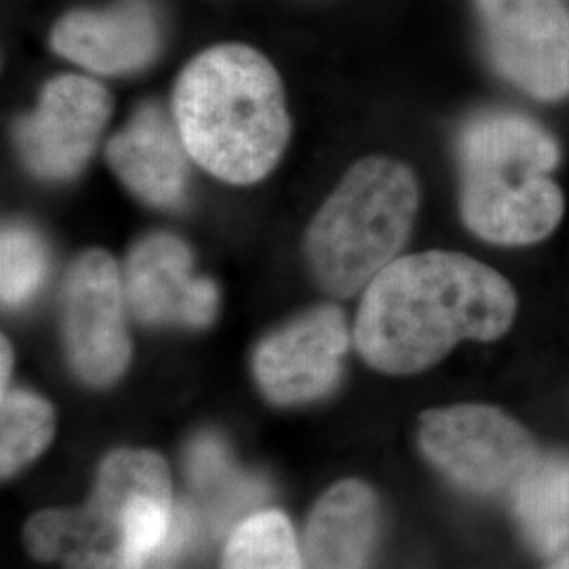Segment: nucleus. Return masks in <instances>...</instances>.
Segmentation results:
<instances>
[{
  "label": "nucleus",
  "instance_id": "obj_1",
  "mask_svg": "<svg viewBox=\"0 0 569 569\" xmlns=\"http://www.w3.org/2000/svg\"><path fill=\"white\" fill-rule=\"evenodd\" d=\"M517 312L509 281L453 251L399 258L367 284L355 340L367 363L416 373L439 363L462 340H496Z\"/></svg>",
  "mask_w": 569,
  "mask_h": 569
},
{
  "label": "nucleus",
  "instance_id": "obj_2",
  "mask_svg": "<svg viewBox=\"0 0 569 569\" xmlns=\"http://www.w3.org/2000/svg\"><path fill=\"white\" fill-rule=\"evenodd\" d=\"M173 119L190 159L230 183L266 178L291 129L279 72L241 42L209 47L183 68Z\"/></svg>",
  "mask_w": 569,
  "mask_h": 569
},
{
  "label": "nucleus",
  "instance_id": "obj_3",
  "mask_svg": "<svg viewBox=\"0 0 569 569\" xmlns=\"http://www.w3.org/2000/svg\"><path fill=\"white\" fill-rule=\"evenodd\" d=\"M176 507L163 458L121 449L103 460L82 509L44 510L26 528V547L63 569H143L163 555Z\"/></svg>",
  "mask_w": 569,
  "mask_h": 569
},
{
  "label": "nucleus",
  "instance_id": "obj_4",
  "mask_svg": "<svg viewBox=\"0 0 569 569\" xmlns=\"http://www.w3.org/2000/svg\"><path fill=\"white\" fill-rule=\"evenodd\" d=\"M462 169V220L479 239L531 244L559 226L566 201L549 178L559 146L523 114L483 112L465 124L458 140Z\"/></svg>",
  "mask_w": 569,
  "mask_h": 569
},
{
  "label": "nucleus",
  "instance_id": "obj_5",
  "mask_svg": "<svg viewBox=\"0 0 569 569\" xmlns=\"http://www.w3.org/2000/svg\"><path fill=\"white\" fill-rule=\"evenodd\" d=\"M418 211V183L407 164L367 157L331 192L306 232V260L327 293L367 289L403 249Z\"/></svg>",
  "mask_w": 569,
  "mask_h": 569
},
{
  "label": "nucleus",
  "instance_id": "obj_6",
  "mask_svg": "<svg viewBox=\"0 0 569 569\" xmlns=\"http://www.w3.org/2000/svg\"><path fill=\"white\" fill-rule=\"evenodd\" d=\"M418 435L432 465L479 493L515 488L538 460L528 430L493 407L428 411Z\"/></svg>",
  "mask_w": 569,
  "mask_h": 569
},
{
  "label": "nucleus",
  "instance_id": "obj_7",
  "mask_svg": "<svg viewBox=\"0 0 569 569\" xmlns=\"http://www.w3.org/2000/svg\"><path fill=\"white\" fill-rule=\"evenodd\" d=\"M496 70L536 100L569 96L568 0H475Z\"/></svg>",
  "mask_w": 569,
  "mask_h": 569
},
{
  "label": "nucleus",
  "instance_id": "obj_8",
  "mask_svg": "<svg viewBox=\"0 0 569 569\" xmlns=\"http://www.w3.org/2000/svg\"><path fill=\"white\" fill-rule=\"evenodd\" d=\"M124 300L119 266L102 249L84 251L70 266L61 302L63 342L70 366L87 385H112L129 363Z\"/></svg>",
  "mask_w": 569,
  "mask_h": 569
},
{
  "label": "nucleus",
  "instance_id": "obj_9",
  "mask_svg": "<svg viewBox=\"0 0 569 569\" xmlns=\"http://www.w3.org/2000/svg\"><path fill=\"white\" fill-rule=\"evenodd\" d=\"M112 112L100 82L61 74L44 84L32 114L16 124V143L26 167L42 180H70L89 161Z\"/></svg>",
  "mask_w": 569,
  "mask_h": 569
},
{
  "label": "nucleus",
  "instance_id": "obj_10",
  "mask_svg": "<svg viewBox=\"0 0 569 569\" xmlns=\"http://www.w3.org/2000/svg\"><path fill=\"white\" fill-rule=\"evenodd\" d=\"M346 348L342 310L319 306L268 336L256 350L253 371L270 401L308 403L338 385Z\"/></svg>",
  "mask_w": 569,
  "mask_h": 569
},
{
  "label": "nucleus",
  "instance_id": "obj_11",
  "mask_svg": "<svg viewBox=\"0 0 569 569\" xmlns=\"http://www.w3.org/2000/svg\"><path fill=\"white\" fill-rule=\"evenodd\" d=\"M122 287L131 312L143 323L204 327L216 317V284L194 274L188 244L167 232L133 247Z\"/></svg>",
  "mask_w": 569,
  "mask_h": 569
},
{
  "label": "nucleus",
  "instance_id": "obj_12",
  "mask_svg": "<svg viewBox=\"0 0 569 569\" xmlns=\"http://www.w3.org/2000/svg\"><path fill=\"white\" fill-rule=\"evenodd\" d=\"M61 58L96 74L142 70L159 56L161 23L150 0H119L106 9H74L51 32Z\"/></svg>",
  "mask_w": 569,
  "mask_h": 569
},
{
  "label": "nucleus",
  "instance_id": "obj_13",
  "mask_svg": "<svg viewBox=\"0 0 569 569\" xmlns=\"http://www.w3.org/2000/svg\"><path fill=\"white\" fill-rule=\"evenodd\" d=\"M110 169L142 201L171 209L188 186V150L163 108L146 103L106 148Z\"/></svg>",
  "mask_w": 569,
  "mask_h": 569
},
{
  "label": "nucleus",
  "instance_id": "obj_14",
  "mask_svg": "<svg viewBox=\"0 0 569 569\" xmlns=\"http://www.w3.org/2000/svg\"><path fill=\"white\" fill-rule=\"evenodd\" d=\"M378 531V505L371 489L345 481L317 502L306 529L312 569H366Z\"/></svg>",
  "mask_w": 569,
  "mask_h": 569
},
{
  "label": "nucleus",
  "instance_id": "obj_15",
  "mask_svg": "<svg viewBox=\"0 0 569 569\" xmlns=\"http://www.w3.org/2000/svg\"><path fill=\"white\" fill-rule=\"evenodd\" d=\"M517 519L529 545L552 555L569 542V456L538 458L515 486Z\"/></svg>",
  "mask_w": 569,
  "mask_h": 569
},
{
  "label": "nucleus",
  "instance_id": "obj_16",
  "mask_svg": "<svg viewBox=\"0 0 569 569\" xmlns=\"http://www.w3.org/2000/svg\"><path fill=\"white\" fill-rule=\"evenodd\" d=\"M186 475L190 486L213 507L216 517L230 515L262 493L258 481L239 475L224 441L216 435L192 439L186 451Z\"/></svg>",
  "mask_w": 569,
  "mask_h": 569
},
{
  "label": "nucleus",
  "instance_id": "obj_17",
  "mask_svg": "<svg viewBox=\"0 0 569 569\" xmlns=\"http://www.w3.org/2000/svg\"><path fill=\"white\" fill-rule=\"evenodd\" d=\"M222 569H302L293 529L279 510L258 512L232 531Z\"/></svg>",
  "mask_w": 569,
  "mask_h": 569
},
{
  "label": "nucleus",
  "instance_id": "obj_18",
  "mask_svg": "<svg viewBox=\"0 0 569 569\" xmlns=\"http://www.w3.org/2000/svg\"><path fill=\"white\" fill-rule=\"evenodd\" d=\"M0 418L2 475L9 477L47 448L53 437L56 416L44 399L28 390H2Z\"/></svg>",
  "mask_w": 569,
  "mask_h": 569
},
{
  "label": "nucleus",
  "instance_id": "obj_19",
  "mask_svg": "<svg viewBox=\"0 0 569 569\" xmlns=\"http://www.w3.org/2000/svg\"><path fill=\"white\" fill-rule=\"evenodd\" d=\"M49 270L47 244L32 226L11 222L0 239V296L2 305H26L41 289Z\"/></svg>",
  "mask_w": 569,
  "mask_h": 569
},
{
  "label": "nucleus",
  "instance_id": "obj_20",
  "mask_svg": "<svg viewBox=\"0 0 569 569\" xmlns=\"http://www.w3.org/2000/svg\"><path fill=\"white\" fill-rule=\"evenodd\" d=\"M9 373H11V348H9V342L2 338V390H7Z\"/></svg>",
  "mask_w": 569,
  "mask_h": 569
},
{
  "label": "nucleus",
  "instance_id": "obj_21",
  "mask_svg": "<svg viewBox=\"0 0 569 569\" xmlns=\"http://www.w3.org/2000/svg\"><path fill=\"white\" fill-rule=\"evenodd\" d=\"M550 569H569V552H566L557 563H552Z\"/></svg>",
  "mask_w": 569,
  "mask_h": 569
}]
</instances>
